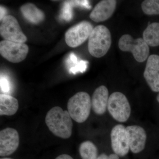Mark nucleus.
I'll use <instances>...</instances> for the list:
<instances>
[{
    "label": "nucleus",
    "instance_id": "obj_1",
    "mask_svg": "<svg viewBox=\"0 0 159 159\" xmlns=\"http://www.w3.org/2000/svg\"><path fill=\"white\" fill-rule=\"evenodd\" d=\"M68 111L59 107L51 109L47 113L45 122L49 129L56 136L63 139L70 137L73 123Z\"/></svg>",
    "mask_w": 159,
    "mask_h": 159
},
{
    "label": "nucleus",
    "instance_id": "obj_2",
    "mask_svg": "<svg viewBox=\"0 0 159 159\" xmlns=\"http://www.w3.org/2000/svg\"><path fill=\"white\" fill-rule=\"evenodd\" d=\"M111 45V36L107 27L99 25L94 28L89 38L88 50L91 55L97 58L103 57Z\"/></svg>",
    "mask_w": 159,
    "mask_h": 159
},
{
    "label": "nucleus",
    "instance_id": "obj_3",
    "mask_svg": "<svg viewBox=\"0 0 159 159\" xmlns=\"http://www.w3.org/2000/svg\"><path fill=\"white\" fill-rule=\"evenodd\" d=\"M92 102L87 93L78 92L69 99L68 111L73 120L78 123L85 122L90 114Z\"/></svg>",
    "mask_w": 159,
    "mask_h": 159
},
{
    "label": "nucleus",
    "instance_id": "obj_4",
    "mask_svg": "<svg viewBox=\"0 0 159 159\" xmlns=\"http://www.w3.org/2000/svg\"><path fill=\"white\" fill-rule=\"evenodd\" d=\"M119 47L122 51L131 52L138 62H144L149 56V46L142 38L134 39L130 34H123L119 40Z\"/></svg>",
    "mask_w": 159,
    "mask_h": 159
},
{
    "label": "nucleus",
    "instance_id": "obj_5",
    "mask_svg": "<svg viewBox=\"0 0 159 159\" xmlns=\"http://www.w3.org/2000/svg\"><path fill=\"white\" fill-rule=\"evenodd\" d=\"M107 109L111 116L118 122H126L130 117V104L125 95L120 92L111 94L109 98Z\"/></svg>",
    "mask_w": 159,
    "mask_h": 159
},
{
    "label": "nucleus",
    "instance_id": "obj_6",
    "mask_svg": "<svg viewBox=\"0 0 159 159\" xmlns=\"http://www.w3.org/2000/svg\"><path fill=\"white\" fill-rule=\"evenodd\" d=\"M29 51V47L25 43L6 40L0 42L1 55L11 62L17 63L23 61L27 57Z\"/></svg>",
    "mask_w": 159,
    "mask_h": 159
},
{
    "label": "nucleus",
    "instance_id": "obj_7",
    "mask_svg": "<svg viewBox=\"0 0 159 159\" xmlns=\"http://www.w3.org/2000/svg\"><path fill=\"white\" fill-rule=\"evenodd\" d=\"M94 28L90 23L83 21L71 27L65 34V41L67 45L75 48L83 43L88 39Z\"/></svg>",
    "mask_w": 159,
    "mask_h": 159
},
{
    "label": "nucleus",
    "instance_id": "obj_8",
    "mask_svg": "<svg viewBox=\"0 0 159 159\" xmlns=\"http://www.w3.org/2000/svg\"><path fill=\"white\" fill-rule=\"evenodd\" d=\"M0 34L6 40L20 43L27 40L17 20L11 15L6 16L1 20Z\"/></svg>",
    "mask_w": 159,
    "mask_h": 159
},
{
    "label": "nucleus",
    "instance_id": "obj_9",
    "mask_svg": "<svg viewBox=\"0 0 159 159\" xmlns=\"http://www.w3.org/2000/svg\"><path fill=\"white\" fill-rule=\"evenodd\" d=\"M111 139L112 148L115 153L121 157L126 155L130 148L125 126L119 124L114 126L111 131Z\"/></svg>",
    "mask_w": 159,
    "mask_h": 159
},
{
    "label": "nucleus",
    "instance_id": "obj_10",
    "mask_svg": "<svg viewBox=\"0 0 159 159\" xmlns=\"http://www.w3.org/2000/svg\"><path fill=\"white\" fill-rule=\"evenodd\" d=\"M19 136L16 129L7 128L0 132V156H8L14 153L19 145Z\"/></svg>",
    "mask_w": 159,
    "mask_h": 159
},
{
    "label": "nucleus",
    "instance_id": "obj_11",
    "mask_svg": "<svg viewBox=\"0 0 159 159\" xmlns=\"http://www.w3.org/2000/svg\"><path fill=\"white\" fill-rule=\"evenodd\" d=\"M144 77L151 90L159 93V55L152 54L148 57Z\"/></svg>",
    "mask_w": 159,
    "mask_h": 159
},
{
    "label": "nucleus",
    "instance_id": "obj_12",
    "mask_svg": "<svg viewBox=\"0 0 159 159\" xmlns=\"http://www.w3.org/2000/svg\"><path fill=\"white\" fill-rule=\"evenodd\" d=\"M129 148L134 153L142 152L145 147L147 135L146 132L139 125H130L126 127Z\"/></svg>",
    "mask_w": 159,
    "mask_h": 159
},
{
    "label": "nucleus",
    "instance_id": "obj_13",
    "mask_svg": "<svg viewBox=\"0 0 159 159\" xmlns=\"http://www.w3.org/2000/svg\"><path fill=\"white\" fill-rule=\"evenodd\" d=\"M117 1L103 0L95 6L90 14V18L95 22L104 21L112 16L116 7Z\"/></svg>",
    "mask_w": 159,
    "mask_h": 159
},
{
    "label": "nucleus",
    "instance_id": "obj_14",
    "mask_svg": "<svg viewBox=\"0 0 159 159\" xmlns=\"http://www.w3.org/2000/svg\"><path fill=\"white\" fill-rule=\"evenodd\" d=\"M109 98L108 89L105 86H100L95 90L91 100L92 109L95 113L102 115L105 113Z\"/></svg>",
    "mask_w": 159,
    "mask_h": 159
},
{
    "label": "nucleus",
    "instance_id": "obj_15",
    "mask_svg": "<svg viewBox=\"0 0 159 159\" xmlns=\"http://www.w3.org/2000/svg\"><path fill=\"white\" fill-rule=\"evenodd\" d=\"M20 10L24 17L32 24H38L44 20V12L32 3L24 4L21 6Z\"/></svg>",
    "mask_w": 159,
    "mask_h": 159
},
{
    "label": "nucleus",
    "instance_id": "obj_16",
    "mask_svg": "<svg viewBox=\"0 0 159 159\" xmlns=\"http://www.w3.org/2000/svg\"><path fill=\"white\" fill-rule=\"evenodd\" d=\"M18 101L14 97L6 94L0 95V115L11 116L17 112Z\"/></svg>",
    "mask_w": 159,
    "mask_h": 159
},
{
    "label": "nucleus",
    "instance_id": "obj_17",
    "mask_svg": "<svg viewBox=\"0 0 159 159\" xmlns=\"http://www.w3.org/2000/svg\"><path fill=\"white\" fill-rule=\"evenodd\" d=\"M143 39L150 47L159 46V22L148 25L143 32Z\"/></svg>",
    "mask_w": 159,
    "mask_h": 159
},
{
    "label": "nucleus",
    "instance_id": "obj_18",
    "mask_svg": "<svg viewBox=\"0 0 159 159\" xmlns=\"http://www.w3.org/2000/svg\"><path fill=\"white\" fill-rule=\"evenodd\" d=\"M79 153L82 159H98V149L96 145L90 141H85L80 144Z\"/></svg>",
    "mask_w": 159,
    "mask_h": 159
},
{
    "label": "nucleus",
    "instance_id": "obj_19",
    "mask_svg": "<svg viewBox=\"0 0 159 159\" xmlns=\"http://www.w3.org/2000/svg\"><path fill=\"white\" fill-rule=\"evenodd\" d=\"M141 6L142 11L147 15H159V0H145Z\"/></svg>",
    "mask_w": 159,
    "mask_h": 159
},
{
    "label": "nucleus",
    "instance_id": "obj_20",
    "mask_svg": "<svg viewBox=\"0 0 159 159\" xmlns=\"http://www.w3.org/2000/svg\"><path fill=\"white\" fill-rule=\"evenodd\" d=\"M73 6L70 1H66L65 2L61 14V17L63 19L66 21H70L72 19L73 17Z\"/></svg>",
    "mask_w": 159,
    "mask_h": 159
},
{
    "label": "nucleus",
    "instance_id": "obj_21",
    "mask_svg": "<svg viewBox=\"0 0 159 159\" xmlns=\"http://www.w3.org/2000/svg\"><path fill=\"white\" fill-rule=\"evenodd\" d=\"M88 61H80L74 66L71 67L70 69V73L75 74L78 72H83L85 70L87 67Z\"/></svg>",
    "mask_w": 159,
    "mask_h": 159
},
{
    "label": "nucleus",
    "instance_id": "obj_22",
    "mask_svg": "<svg viewBox=\"0 0 159 159\" xmlns=\"http://www.w3.org/2000/svg\"><path fill=\"white\" fill-rule=\"evenodd\" d=\"M1 90L4 93H8L10 90V84L9 80L6 77L1 75Z\"/></svg>",
    "mask_w": 159,
    "mask_h": 159
},
{
    "label": "nucleus",
    "instance_id": "obj_23",
    "mask_svg": "<svg viewBox=\"0 0 159 159\" xmlns=\"http://www.w3.org/2000/svg\"><path fill=\"white\" fill-rule=\"evenodd\" d=\"M97 159H119V156L116 154H111L107 156L105 153H102L98 157Z\"/></svg>",
    "mask_w": 159,
    "mask_h": 159
},
{
    "label": "nucleus",
    "instance_id": "obj_24",
    "mask_svg": "<svg viewBox=\"0 0 159 159\" xmlns=\"http://www.w3.org/2000/svg\"><path fill=\"white\" fill-rule=\"evenodd\" d=\"M0 11H1V13H0V19L1 21L3 19V18L6 16V14L7 13V10L6 8H4L3 6H1L0 7Z\"/></svg>",
    "mask_w": 159,
    "mask_h": 159
},
{
    "label": "nucleus",
    "instance_id": "obj_25",
    "mask_svg": "<svg viewBox=\"0 0 159 159\" xmlns=\"http://www.w3.org/2000/svg\"><path fill=\"white\" fill-rule=\"evenodd\" d=\"M70 60L71 62L73 63V64H77V56H76L75 54L74 53H71L70 55Z\"/></svg>",
    "mask_w": 159,
    "mask_h": 159
},
{
    "label": "nucleus",
    "instance_id": "obj_26",
    "mask_svg": "<svg viewBox=\"0 0 159 159\" xmlns=\"http://www.w3.org/2000/svg\"><path fill=\"white\" fill-rule=\"evenodd\" d=\"M55 159H73V158L69 155L62 154L57 157Z\"/></svg>",
    "mask_w": 159,
    "mask_h": 159
},
{
    "label": "nucleus",
    "instance_id": "obj_27",
    "mask_svg": "<svg viewBox=\"0 0 159 159\" xmlns=\"http://www.w3.org/2000/svg\"><path fill=\"white\" fill-rule=\"evenodd\" d=\"M157 100L158 102L159 103V93H158V94H157Z\"/></svg>",
    "mask_w": 159,
    "mask_h": 159
},
{
    "label": "nucleus",
    "instance_id": "obj_28",
    "mask_svg": "<svg viewBox=\"0 0 159 159\" xmlns=\"http://www.w3.org/2000/svg\"><path fill=\"white\" fill-rule=\"evenodd\" d=\"M1 159H11L9 158H1Z\"/></svg>",
    "mask_w": 159,
    "mask_h": 159
}]
</instances>
